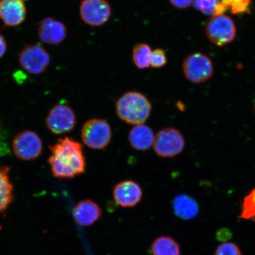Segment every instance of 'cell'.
<instances>
[{
    "label": "cell",
    "mask_w": 255,
    "mask_h": 255,
    "mask_svg": "<svg viewBox=\"0 0 255 255\" xmlns=\"http://www.w3.org/2000/svg\"><path fill=\"white\" fill-rule=\"evenodd\" d=\"M172 5L178 9H185L193 4L194 0H168Z\"/></svg>",
    "instance_id": "cell-26"
},
{
    "label": "cell",
    "mask_w": 255,
    "mask_h": 255,
    "mask_svg": "<svg viewBox=\"0 0 255 255\" xmlns=\"http://www.w3.org/2000/svg\"><path fill=\"white\" fill-rule=\"evenodd\" d=\"M115 201L123 207H132L141 200L142 190L138 184L132 180L122 181L114 187Z\"/></svg>",
    "instance_id": "cell-11"
},
{
    "label": "cell",
    "mask_w": 255,
    "mask_h": 255,
    "mask_svg": "<svg viewBox=\"0 0 255 255\" xmlns=\"http://www.w3.org/2000/svg\"><path fill=\"white\" fill-rule=\"evenodd\" d=\"M232 234L228 229H223L219 231L217 234V238L219 240L226 241L231 237Z\"/></svg>",
    "instance_id": "cell-27"
},
{
    "label": "cell",
    "mask_w": 255,
    "mask_h": 255,
    "mask_svg": "<svg viewBox=\"0 0 255 255\" xmlns=\"http://www.w3.org/2000/svg\"><path fill=\"white\" fill-rule=\"evenodd\" d=\"M205 33L212 43L222 47L235 39L237 28L234 21L229 16L224 14L215 15L207 22Z\"/></svg>",
    "instance_id": "cell-3"
},
{
    "label": "cell",
    "mask_w": 255,
    "mask_h": 255,
    "mask_svg": "<svg viewBox=\"0 0 255 255\" xmlns=\"http://www.w3.org/2000/svg\"><path fill=\"white\" fill-rule=\"evenodd\" d=\"M6 49H7V45H6L5 40L4 37L0 34V58L4 56Z\"/></svg>",
    "instance_id": "cell-28"
},
{
    "label": "cell",
    "mask_w": 255,
    "mask_h": 255,
    "mask_svg": "<svg viewBox=\"0 0 255 255\" xmlns=\"http://www.w3.org/2000/svg\"><path fill=\"white\" fill-rule=\"evenodd\" d=\"M240 218L244 219L255 218V189L245 197Z\"/></svg>",
    "instance_id": "cell-20"
},
{
    "label": "cell",
    "mask_w": 255,
    "mask_h": 255,
    "mask_svg": "<svg viewBox=\"0 0 255 255\" xmlns=\"http://www.w3.org/2000/svg\"><path fill=\"white\" fill-rule=\"evenodd\" d=\"M152 145L158 155L171 158L183 151L185 141L179 130L174 128H165L157 132Z\"/></svg>",
    "instance_id": "cell-6"
},
{
    "label": "cell",
    "mask_w": 255,
    "mask_h": 255,
    "mask_svg": "<svg viewBox=\"0 0 255 255\" xmlns=\"http://www.w3.org/2000/svg\"><path fill=\"white\" fill-rule=\"evenodd\" d=\"M215 255H242V254L237 245L233 243H224L217 248Z\"/></svg>",
    "instance_id": "cell-25"
},
{
    "label": "cell",
    "mask_w": 255,
    "mask_h": 255,
    "mask_svg": "<svg viewBox=\"0 0 255 255\" xmlns=\"http://www.w3.org/2000/svg\"><path fill=\"white\" fill-rule=\"evenodd\" d=\"M77 123L74 111L69 105L58 104L49 112L46 119V125L51 132L62 134L72 131Z\"/></svg>",
    "instance_id": "cell-8"
},
{
    "label": "cell",
    "mask_w": 255,
    "mask_h": 255,
    "mask_svg": "<svg viewBox=\"0 0 255 255\" xmlns=\"http://www.w3.org/2000/svg\"><path fill=\"white\" fill-rule=\"evenodd\" d=\"M0 17L5 24L16 26L25 17V7L21 0H1L0 2Z\"/></svg>",
    "instance_id": "cell-14"
},
{
    "label": "cell",
    "mask_w": 255,
    "mask_h": 255,
    "mask_svg": "<svg viewBox=\"0 0 255 255\" xmlns=\"http://www.w3.org/2000/svg\"><path fill=\"white\" fill-rule=\"evenodd\" d=\"M251 0H222V2L231 8L234 14H241L249 9Z\"/></svg>",
    "instance_id": "cell-22"
},
{
    "label": "cell",
    "mask_w": 255,
    "mask_h": 255,
    "mask_svg": "<svg viewBox=\"0 0 255 255\" xmlns=\"http://www.w3.org/2000/svg\"><path fill=\"white\" fill-rule=\"evenodd\" d=\"M103 215V210L91 200H84L77 203L73 210L74 219L79 225L91 226Z\"/></svg>",
    "instance_id": "cell-13"
},
{
    "label": "cell",
    "mask_w": 255,
    "mask_h": 255,
    "mask_svg": "<svg viewBox=\"0 0 255 255\" xmlns=\"http://www.w3.org/2000/svg\"><path fill=\"white\" fill-rule=\"evenodd\" d=\"M151 251L152 255H180L179 245L168 237L156 239L151 245Z\"/></svg>",
    "instance_id": "cell-18"
},
{
    "label": "cell",
    "mask_w": 255,
    "mask_h": 255,
    "mask_svg": "<svg viewBox=\"0 0 255 255\" xmlns=\"http://www.w3.org/2000/svg\"><path fill=\"white\" fill-rule=\"evenodd\" d=\"M79 11L82 20L91 27L102 26L111 16V5L107 0H83Z\"/></svg>",
    "instance_id": "cell-9"
},
{
    "label": "cell",
    "mask_w": 255,
    "mask_h": 255,
    "mask_svg": "<svg viewBox=\"0 0 255 255\" xmlns=\"http://www.w3.org/2000/svg\"><path fill=\"white\" fill-rule=\"evenodd\" d=\"M173 207L175 214L185 220L196 218L199 212L196 201L186 194H179L175 197Z\"/></svg>",
    "instance_id": "cell-16"
},
{
    "label": "cell",
    "mask_w": 255,
    "mask_h": 255,
    "mask_svg": "<svg viewBox=\"0 0 255 255\" xmlns=\"http://www.w3.org/2000/svg\"><path fill=\"white\" fill-rule=\"evenodd\" d=\"M152 50L146 43L136 44L132 51V60L137 68L144 69L150 66Z\"/></svg>",
    "instance_id": "cell-19"
},
{
    "label": "cell",
    "mask_w": 255,
    "mask_h": 255,
    "mask_svg": "<svg viewBox=\"0 0 255 255\" xmlns=\"http://www.w3.org/2000/svg\"><path fill=\"white\" fill-rule=\"evenodd\" d=\"M254 108H255V103H254Z\"/></svg>",
    "instance_id": "cell-29"
},
{
    "label": "cell",
    "mask_w": 255,
    "mask_h": 255,
    "mask_svg": "<svg viewBox=\"0 0 255 255\" xmlns=\"http://www.w3.org/2000/svg\"><path fill=\"white\" fill-rule=\"evenodd\" d=\"M154 138L152 130L143 124L133 127L130 129L128 135L130 145L139 151H145L150 148Z\"/></svg>",
    "instance_id": "cell-15"
},
{
    "label": "cell",
    "mask_w": 255,
    "mask_h": 255,
    "mask_svg": "<svg viewBox=\"0 0 255 255\" xmlns=\"http://www.w3.org/2000/svg\"><path fill=\"white\" fill-rule=\"evenodd\" d=\"M81 136L83 141L88 147L102 149L107 147L111 142L112 130L106 121L91 119L83 126Z\"/></svg>",
    "instance_id": "cell-5"
},
{
    "label": "cell",
    "mask_w": 255,
    "mask_h": 255,
    "mask_svg": "<svg viewBox=\"0 0 255 255\" xmlns=\"http://www.w3.org/2000/svg\"><path fill=\"white\" fill-rule=\"evenodd\" d=\"M185 77L195 84H202L211 78L214 73L212 60L201 53L188 56L183 63Z\"/></svg>",
    "instance_id": "cell-4"
},
{
    "label": "cell",
    "mask_w": 255,
    "mask_h": 255,
    "mask_svg": "<svg viewBox=\"0 0 255 255\" xmlns=\"http://www.w3.org/2000/svg\"><path fill=\"white\" fill-rule=\"evenodd\" d=\"M20 65L25 71L39 75L45 71L50 63V56L39 44L28 46L19 55Z\"/></svg>",
    "instance_id": "cell-10"
},
{
    "label": "cell",
    "mask_w": 255,
    "mask_h": 255,
    "mask_svg": "<svg viewBox=\"0 0 255 255\" xmlns=\"http://www.w3.org/2000/svg\"><path fill=\"white\" fill-rule=\"evenodd\" d=\"M38 31L43 42L52 44L62 43L65 39L67 33L65 24L51 18L41 21Z\"/></svg>",
    "instance_id": "cell-12"
},
{
    "label": "cell",
    "mask_w": 255,
    "mask_h": 255,
    "mask_svg": "<svg viewBox=\"0 0 255 255\" xmlns=\"http://www.w3.org/2000/svg\"><path fill=\"white\" fill-rule=\"evenodd\" d=\"M12 149L16 157L21 160H33L42 152V141L36 132L24 130L15 136Z\"/></svg>",
    "instance_id": "cell-7"
},
{
    "label": "cell",
    "mask_w": 255,
    "mask_h": 255,
    "mask_svg": "<svg viewBox=\"0 0 255 255\" xmlns=\"http://www.w3.org/2000/svg\"><path fill=\"white\" fill-rule=\"evenodd\" d=\"M9 168L0 167V212L4 211L13 199L12 187L8 177Z\"/></svg>",
    "instance_id": "cell-17"
},
{
    "label": "cell",
    "mask_w": 255,
    "mask_h": 255,
    "mask_svg": "<svg viewBox=\"0 0 255 255\" xmlns=\"http://www.w3.org/2000/svg\"><path fill=\"white\" fill-rule=\"evenodd\" d=\"M49 163L56 178H74L84 173L86 161L81 143L66 136L50 146Z\"/></svg>",
    "instance_id": "cell-1"
},
{
    "label": "cell",
    "mask_w": 255,
    "mask_h": 255,
    "mask_svg": "<svg viewBox=\"0 0 255 255\" xmlns=\"http://www.w3.org/2000/svg\"><path fill=\"white\" fill-rule=\"evenodd\" d=\"M7 130L0 123V157H5L10 154L11 149L9 148Z\"/></svg>",
    "instance_id": "cell-24"
},
{
    "label": "cell",
    "mask_w": 255,
    "mask_h": 255,
    "mask_svg": "<svg viewBox=\"0 0 255 255\" xmlns=\"http://www.w3.org/2000/svg\"><path fill=\"white\" fill-rule=\"evenodd\" d=\"M219 0H194L193 5L197 10L206 15H213Z\"/></svg>",
    "instance_id": "cell-21"
},
{
    "label": "cell",
    "mask_w": 255,
    "mask_h": 255,
    "mask_svg": "<svg viewBox=\"0 0 255 255\" xmlns=\"http://www.w3.org/2000/svg\"><path fill=\"white\" fill-rule=\"evenodd\" d=\"M151 108L148 98L135 91L124 94L116 104L117 113L120 119L133 126L144 124L150 116Z\"/></svg>",
    "instance_id": "cell-2"
},
{
    "label": "cell",
    "mask_w": 255,
    "mask_h": 255,
    "mask_svg": "<svg viewBox=\"0 0 255 255\" xmlns=\"http://www.w3.org/2000/svg\"><path fill=\"white\" fill-rule=\"evenodd\" d=\"M167 58L166 53L162 49H157L152 51L150 65L154 68H161L166 65Z\"/></svg>",
    "instance_id": "cell-23"
}]
</instances>
